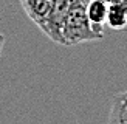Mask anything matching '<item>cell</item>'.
Listing matches in <instances>:
<instances>
[{
  "label": "cell",
  "instance_id": "277c9868",
  "mask_svg": "<svg viewBox=\"0 0 127 124\" xmlns=\"http://www.w3.org/2000/svg\"><path fill=\"white\" fill-rule=\"evenodd\" d=\"M107 124H127V90L116 93L112 98Z\"/></svg>",
  "mask_w": 127,
  "mask_h": 124
},
{
  "label": "cell",
  "instance_id": "6da1fadb",
  "mask_svg": "<svg viewBox=\"0 0 127 124\" xmlns=\"http://www.w3.org/2000/svg\"><path fill=\"white\" fill-rule=\"evenodd\" d=\"M64 45L73 47L84 42H95L101 40L104 37V33L98 31L88 20L85 14V6L78 3L76 0H70V9L64 23L62 30Z\"/></svg>",
  "mask_w": 127,
  "mask_h": 124
},
{
  "label": "cell",
  "instance_id": "5b68a950",
  "mask_svg": "<svg viewBox=\"0 0 127 124\" xmlns=\"http://www.w3.org/2000/svg\"><path fill=\"white\" fill-rule=\"evenodd\" d=\"M107 27H110L112 30H116V31H121L127 28V14L124 8L119 3L110 0V5H109V14H107V22H105Z\"/></svg>",
  "mask_w": 127,
  "mask_h": 124
},
{
  "label": "cell",
  "instance_id": "7a4b0ae2",
  "mask_svg": "<svg viewBox=\"0 0 127 124\" xmlns=\"http://www.w3.org/2000/svg\"><path fill=\"white\" fill-rule=\"evenodd\" d=\"M58 0H20L23 11L40 30H43Z\"/></svg>",
  "mask_w": 127,
  "mask_h": 124
},
{
  "label": "cell",
  "instance_id": "8992f818",
  "mask_svg": "<svg viewBox=\"0 0 127 124\" xmlns=\"http://www.w3.org/2000/svg\"><path fill=\"white\" fill-rule=\"evenodd\" d=\"M113 2H116V3H119L124 8V11H126V14H127V0H113Z\"/></svg>",
  "mask_w": 127,
  "mask_h": 124
},
{
  "label": "cell",
  "instance_id": "3957f363",
  "mask_svg": "<svg viewBox=\"0 0 127 124\" xmlns=\"http://www.w3.org/2000/svg\"><path fill=\"white\" fill-rule=\"evenodd\" d=\"M110 0H92L85 5V14L90 23L101 33H104V25L107 22Z\"/></svg>",
  "mask_w": 127,
  "mask_h": 124
},
{
  "label": "cell",
  "instance_id": "ba28073f",
  "mask_svg": "<svg viewBox=\"0 0 127 124\" xmlns=\"http://www.w3.org/2000/svg\"><path fill=\"white\" fill-rule=\"evenodd\" d=\"M76 2H78V3H81V5H84V6H85V5H87L88 2H92V0H76Z\"/></svg>",
  "mask_w": 127,
  "mask_h": 124
},
{
  "label": "cell",
  "instance_id": "52a82bcc",
  "mask_svg": "<svg viewBox=\"0 0 127 124\" xmlns=\"http://www.w3.org/2000/svg\"><path fill=\"white\" fill-rule=\"evenodd\" d=\"M3 45H5V36H3V33H0V56H2Z\"/></svg>",
  "mask_w": 127,
  "mask_h": 124
}]
</instances>
